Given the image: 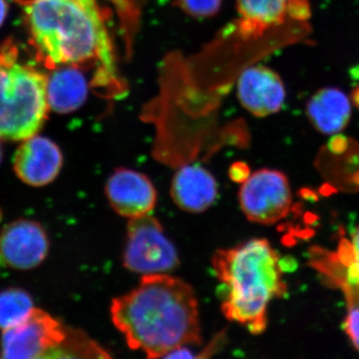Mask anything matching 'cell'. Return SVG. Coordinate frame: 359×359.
<instances>
[{"label": "cell", "mask_w": 359, "mask_h": 359, "mask_svg": "<svg viewBox=\"0 0 359 359\" xmlns=\"http://www.w3.org/2000/svg\"><path fill=\"white\" fill-rule=\"evenodd\" d=\"M110 313L130 348L150 358L202 342L195 292L169 273L142 276L134 290L113 299Z\"/></svg>", "instance_id": "6da1fadb"}, {"label": "cell", "mask_w": 359, "mask_h": 359, "mask_svg": "<svg viewBox=\"0 0 359 359\" xmlns=\"http://www.w3.org/2000/svg\"><path fill=\"white\" fill-rule=\"evenodd\" d=\"M25 8L47 65H92L97 83L118 82L112 43L95 0H34Z\"/></svg>", "instance_id": "7a4b0ae2"}, {"label": "cell", "mask_w": 359, "mask_h": 359, "mask_svg": "<svg viewBox=\"0 0 359 359\" xmlns=\"http://www.w3.org/2000/svg\"><path fill=\"white\" fill-rule=\"evenodd\" d=\"M218 278L221 309L226 320L263 334L271 301L287 294L280 255L266 238L215 252L212 259Z\"/></svg>", "instance_id": "3957f363"}, {"label": "cell", "mask_w": 359, "mask_h": 359, "mask_svg": "<svg viewBox=\"0 0 359 359\" xmlns=\"http://www.w3.org/2000/svg\"><path fill=\"white\" fill-rule=\"evenodd\" d=\"M47 79L18 61L15 47L0 51V137L25 140L34 136L46 117Z\"/></svg>", "instance_id": "277c9868"}, {"label": "cell", "mask_w": 359, "mask_h": 359, "mask_svg": "<svg viewBox=\"0 0 359 359\" xmlns=\"http://www.w3.org/2000/svg\"><path fill=\"white\" fill-rule=\"evenodd\" d=\"M123 263L142 276L169 273L179 266V256L162 224L150 214L129 219Z\"/></svg>", "instance_id": "5b68a950"}, {"label": "cell", "mask_w": 359, "mask_h": 359, "mask_svg": "<svg viewBox=\"0 0 359 359\" xmlns=\"http://www.w3.org/2000/svg\"><path fill=\"white\" fill-rule=\"evenodd\" d=\"M68 334L69 330L51 314L34 309L22 323L2 332L0 356L6 359L53 358Z\"/></svg>", "instance_id": "8992f818"}, {"label": "cell", "mask_w": 359, "mask_h": 359, "mask_svg": "<svg viewBox=\"0 0 359 359\" xmlns=\"http://www.w3.org/2000/svg\"><path fill=\"white\" fill-rule=\"evenodd\" d=\"M238 200L245 216L252 223H278L287 218L292 207L289 179L278 170H259L242 184Z\"/></svg>", "instance_id": "52a82bcc"}, {"label": "cell", "mask_w": 359, "mask_h": 359, "mask_svg": "<svg viewBox=\"0 0 359 359\" xmlns=\"http://www.w3.org/2000/svg\"><path fill=\"white\" fill-rule=\"evenodd\" d=\"M48 250V238L36 222L18 219L0 233V264L8 268L20 271L36 268Z\"/></svg>", "instance_id": "ba28073f"}, {"label": "cell", "mask_w": 359, "mask_h": 359, "mask_svg": "<svg viewBox=\"0 0 359 359\" xmlns=\"http://www.w3.org/2000/svg\"><path fill=\"white\" fill-rule=\"evenodd\" d=\"M105 193L112 209L128 219L150 214L157 203V191L152 181L140 172L124 168L111 175Z\"/></svg>", "instance_id": "9c48e42d"}, {"label": "cell", "mask_w": 359, "mask_h": 359, "mask_svg": "<svg viewBox=\"0 0 359 359\" xmlns=\"http://www.w3.org/2000/svg\"><path fill=\"white\" fill-rule=\"evenodd\" d=\"M237 6L244 37H259L285 21H306L311 16L308 0H237Z\"/></svg>", "instance_id": "30bf717a"}, {"label": "cell", "mask_w": 359, "mask_h": 359, "mask_svg": "<svg viewBox=\"0 0 359 359\" xmlns=\"http://www.w3.org/2000/svg\"><path fill=\"white\" fill-rule=\"evenodd\" d=\"M63 164L60 149L41 136L25 139L16 151L13 168L18 178L33 187L48 185L58 176Z\"/></svg>", "instance_id": "8fae6325"}, {"label": "cell", "mask_w": 359, "mask_h": 359, "mask_svg": "<svg viewBox=\"0 0 359 359\" xmlns=\"http://www.w3.org/2000/svg\"><path fill=\"white\" fill-rule=\"evenodd\" d=\"M238 96L245 109L257 117H266L282 109L285 89L280 77L264 66L245 69L238 82Z\"/></svg>", "instance_id": "7c38bea8"}, {"label": "cell", "mask_w": 359, "mask_h": 359, "mask_svg": "<svg viewBox=\"0 0 359 359\" xmlns=\"http://www.w3.org/2000/svg\"><path fill=\"white\" fill-rule=\"evenodd\" d=\"M171 196L180 209L198 214L214 205L218 196V184L204 167L186 165L180 168L172 180Z\"/></svg>", "instance_id": "4fadbf2b"}, {"label": "cell", "mask_w": 359, "mask_h": 359, "mask_svg": "<svg viewBox=\"0 0 359 359\" xmlns=\"http://www.w3.org/2000/svg\"><path fill=\"white\" fill-rule=\"evenodd\" d=\"M306 115L311 125L321 134H339L351 121V102L339 88H323L309 99Z\"/></svg>", "instance_id": "5bb4252c"}, {"label": "cell", "mask_w": 359, "mask_h": 359, "mask_svg": "<svg viewBox=\"0 0 359 359\" xmlns=\"http://www.w3.org/2000/svg\"><path fill=\"white\" fill-rule=\"evenodd\" d=\"M88 84L83 73L75 67L55 71L46 82L47 103L59 113L75 111L85 102Z\"/></svg>", "instance_id": "9a60e30c"}, {"label": "cell", "mask_w": 359, "mask_h": 359, "mask_svg": "<svg viewBox=\"0 0 359 359\" xmlns=\"http://www.w3.org/2000/svg\"><path fill=\"white\" fill-rule=\"evenodd\" d=\"M32 295L25 290L11 287L0 292V328L7 330L22 323L34 309Z\"/></svg>", "instance_id": "2e32d148"}, {"label": "cell", "mask_w": 359, "mask_h": 359, "mask_svg": "<svg viewBox=\"0 0 359 359\" xmlns=\"http://www.w3.org/2000/svg\"><path fill=\"white\" fill-rule=\"evenodd\" d=\"M341 249L340 257L346 266V282L348 287L359 290V228L353 235L347 247Z\"/></svg>", "instance_id": "e0dca14e"}, {"label": "cell", "mask_w": 359, "mask_h": 359, "mask_svg": "<svg viewBox=\"0 0 359 359\" xmlns=\"http://www.w3.org/2000/svg\"><path fill=\"white\" fill-rule=\"evenodd\" d=\"M223 0H176L177 6L194 18L214 16L221 8Z\"/></svg>", "instance_id": "ac0fdd59"}, {"label": "cell", "mask_w": 359, "mask_h": 359, "mask_svg": "<svg viewBox=\"0 0 359 359\" xmlns=\"http://www.w3.org/2000/svg\"><path fill=\"white\" fill-rule=\"evenodd\" d=\"M344 332L359 351V306H353L344 323Z\"/></svg>", "instance_id": "d6986e66"}, {"label": "cell", "mask_w": 359, "mask_h": 359, "mask_svg": "<svg viewBox=\"0 0 359 359\" xmlns=\"http://www.w3.org/2000/svg\"><path fill=\"white\" fill-rule=\"evenodd\" d=\"M229 175H230L231 181L236 182V183L243 184L245 180L250 177V172L249 166L245 164V163H235V164L231 165Z\"/></svg>", "instance_id": "ffe728a7"}, {"label": "cell", "mask_w": 359, "mask_h": 359, "mask_svg": "<svg viewBox=\"0 0 359 359\" xmlns=\"http://www.w3.org/2000/svg\"><path fill=\"white\" fill-rule=\"evenodd\" d=\"M7 14V4L6 0H0V26L4 23L6 20Z\"/></svg>", "instance_id": "44dd1931"}, {"label": "cell", "mask_w": 359, "mask_h": 359, "mask_svg": "<svg viewBox=\"0 0 359 359\" xmlns=\"http://www.w3.org/2000/svg\"><path fill=\"white\" fill-rule=\"evenodd\" d=\"M18 4H22V6H27V4H32L34 0H15Z\"/></svg>", "instance_id": "7402d4cb"}, {"label": "cell", "mask_w": 359, "mask_h": 359, "mask_svg": "<svg viewBox=\"0 0 359 359\" xmlns=\"http://www.w3.org/2000/svg\"><path fill=\"white\" fill-rule=\"evenodd\" d=\"M353 99L354 101H355V103L359 105V89L355 92V93H354Z\"/></svg>", "instance_id": "603a6c76"}, {"label": "cell", "mask_w": 359, "mask_h": 359, "mask_svg": "<svg viewBox=\"0 0 359 359\" xmlns=\"http://www.w3.org/2000/svg\"><path fill=\"white\" fill-rule=\"evenodd\" d=\"M1 157H2V150H1V145H0V162H1Z\"/></svg>", "instance_id": "cb8c5ba5"}]
</instances>
